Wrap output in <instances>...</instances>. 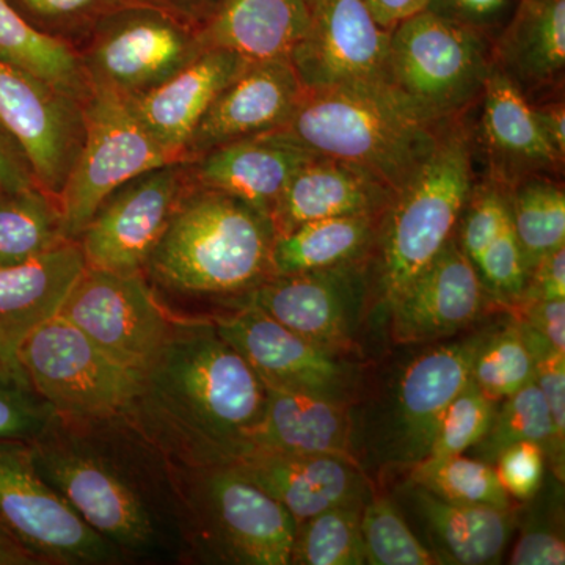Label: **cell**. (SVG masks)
<instances>
[{
    "instance_id": "6da1fadb",
    "label": "cell",
    "mask_w": 565,
    "mask_h": 565,
    "mask_svg": "<svg viewBox=\"0 0 565 565\" xmlns=\"http://www.w3.org/2000/svg\"><path fill=\"white\" fill-rule=\"evenodd\" d=\"M266 386L211 321H177L121 418L172 465H232L252 449Z\"/></svg>"
},
{
    "instance_id": "7a4b0ae2",
    "label": "cell",
    "mask_w": 565,
    "mask_h": 565,
    "mask_svg": "<svg viewBox=\"0 0 565 565\" xmlns=\"http://www.w3.org/2000/svg\"><path fill=\"white\" fill-rule=\"evenodd\" d=\"M29 446L44 481L122 553L154 555L169 546L170 527L181 534L169 463L121 416L55 415Z\"/></svg>"
},
{
    "instance_id": "3957f363",
    "label": "cell",
    "mask_w": 565,
    "mask_h": 565,
    "mask_svg": "<svg viewBox=\"0 0 565 565\" xmlns=\"http://www.w3.org/2000/svg\"><path fill=\"white\" fill-rule=\"evenodd\" d=\"M274 239L269 215L192 181L143 275L174 296L245 297L273 277Z\"/></svg>"
},
{
    "instance_id": "277c9868",
    "label": "cell",
    "mask_w": 565,
    "mask_h": 565,
    "mask_svg": "<svg viewBox=\"0 0 565 565\" xmlns=\"http://www.w3.org/2000/svg\"><path fill=\"white\" fill-rule=\"evenodd\" d=\"M315 154L362 167L399 191L433 151L440 129L419 121L385 87L307 92L278 131Z\"/></svg>"
},
{
    "instance_id": "5b68a950",
    "label": "cell",
    "mask_w": 565,
    "mask_h": 565,
    "mask_svg": "<svg viewBox=\"0 0 565 565\" xmlns=\"http://www.w3.org/2000/svg\"><path fill=\"white\" fill-rule=\"evenodd\" d=\"M476 162L467 114L440 129L426 161L386 207L375 243V269L388 307L455 237L465 202L479 177Z\"/></svg>"
},
{
    "instance_id": "8992f818",
    "label": "cell",
    "mask_w": 565,
    "mask_h": 565,
    "mask_svg": "<svg viewBox=\"0 0 565 565\" xmlns=\"http://www.w3.org/2000/svg\"><path fill=\"white\" fill-rule=\"evenodd\" d=\"M169 470L189 546L217 563L291 564L296 520L233 465Z\"/></svg>"
},
{
    "instance_id": "52a82bcc",
    "label": "cell",
    "mask_w": 565,
    "mask_h": 565,
    "mask_svg": "<svg viewBox=\"0 0 565 565\" xmlns=\"http://www.w3.org/2000/svg\"><path fill=\"white\" fill-rule=\"evenodd\" d=\"M492 68V41L427 10L390 35V92L434 129L475 109Z\"/></svg>"
},
{
    "instance_id": "ba28073f",
    "label": "cell",
    "mask_w": 565,
    "mask_h": 565,
    "mask_svg": "<svg viewBox=\"0 0 565 565\" xmlns=\"http://www.w3.org/2000/svg\"><path fill=\"white\" fill-rule=\"evenodd\" d=\"M18 362L55 415L70 422L121 416L141 381L61 315L22 341Z\"/></svg>"
},
{
    "instance_id": "9c48e42d",
    "label": "cell",
    "mask_w": 565,
    "mask_h": 565,
    "mask_svg": "<svg viewBox=\"0 0 565 565\" xmlns=\"http://www.w3.org/2000/svg\"><path fill=\"white\" fill-rule=\"evenodd\" d=\"M204 51L195 29L141 3L107 14L74 50L92 88L126 98L159 87Z\"/></svg>"
},
{
    "instance_id": "30bf717a",
    "label": "cell",
    "mask_w": 565,
    "mask_h": 565,
    "mask_svg": "<svg viewBox=\"0 0 565 565\" xmlns=\"http://www.w3.org/2000/svg\"><path fill=\"white\" fill-rule=\"evenodd\" d=\"M84 128V143L61 195L63 233L70 241H77L118 185L174 161L141 125L131 99L118 93L92 88Z\"/></svg>"
},
{
    "instance_id": "8fae6325",
    "label": "cell",
    "mask_w": 565,
    "mask_h": 565,
    "mask_svg": "<svg viewBox=\"0 0 565 565\" xmlns=\"http://www.w3.org/2000/svg\"><path fill=\"white\" fill-rule=\"evenodd\" d=\"M0 522L44 564H115L126 556L44 481L28 441H0Z\"/></svg>"
},
{
    "instance_id": "7c38bea8",
    "label": "cell",
    "mask_w": 565,
    "mask_h": 565,
    "mask_svg": "<svg viewBox=\"0 0 565 565\" xmlns=\"http://www.w3.org/2000/svg\"><path fill=\"white\" fill-rule=\"evenodd\" d=\"M191 184L189 162L172 161L118 185L77 237L87 267L115 274H143Z\"/></svg>"
},
{
    "instance_id": "4fadbf2b",
    "label": "cell",
    "mask_w": 565,
    "mask_h": 565,
    "mask_svg": "<svg viewBox=\"0 0 565 565\" xmlns=\"http://www.w3.org/2000/svg\"><path fill=\"white\" fill-rule=\"evenodd\" d=\"M115 362L143 374L161 352L174 322L143 274L85 267L61 313Z\"/></svg>"
},
{
    "instance_id": "5bb4252c",
    "label": "cell",
    "mask_w": 565,
    "mask_h": 565,
    "mask_svg": "<svg viewBox=\"0 0 565 565\" xmlns=\"http://www.w3.org/2000/svg\"><path fill=\"white\" fill-rule=\"evenodd\" d=\"M390 35L364 0H311L289 62L307 92L388 88Z\"/></svg>"
},
{
    "instance_id": "9a60e30c",
    "label": "cell",
    "mask_w": 565,
    "mask_h": 565,
    "mask_svg": "<svg viewBox=\"0 0 565 565\" xmlns=\"http://www.w3.org/2000/svg\"><path fill=\"white\" fill-rule=\"evenodd\" d=\"M0 121L28 152L41 188L61 200L84 143V104L0 57Z\"/></svg>"
},
{
    "instance_id": "2e32d148",
    "label": "cell",
    "mask_w": 565,
    "mask_h": 565,
    "mask_svg": "<svg viewBox=\"0 0 565 565\" xmlns=\"http://www.w3.org/2000/svg\"><path fill=\"white\" fill-rule=\"evenodd\" d=\"M367 259L292 275H274L244 297L311 343L338 353L352 344L367 292Z\"/></svg>"
},
{
    "instance_id": "e0dca14e",
    "label": "cell",
    "mask_w": 565,
    "mask_h": 565,
    "mask_svg": "<svg viewBox=\"0 0 565 565\" xmlns=\"http://www.w3.org/2000/svg\"><path fill=\"white\" fill-rule=\"evenodd\" d=\"M214 326L264 385L340 401L348 397L352 371L338 359V353L311 343L259 308L244 303L236 313L215 319Z\"/></svg>"
},
{
    "instance_id": "ac0fdd59",
    "label": "cell",
    "mask_w": 565,
    "mask_h": 565,
    "mask_svg": "<svg viewBox=\"0 0 565 565\" xmlns=\"http://www.w3.org/2000/svg\"><path fill=\"white\" fill-rule=\"evenodd\" d=\"M484 332L429 349L401 374L390 411L386 459L414 468L429 452L446 407L470 382Z\"/></svg>"
},
{
    "instance_id": "d6986e66",
    "label": "cell",
    "mask_w": 565,
    "mask_h": 565,
    "mask_svg": "<svg viewBox=\"0 0 565 565\" xmlns=\"http://www.w3.org/2000/svg\"><path fill=\"white\" fill-rule=\"evenodd\" d=\"M305 87L289 58L250 61L211 104L184 150V161L233 141L281 129Z\"/></svg>"
},
{
    "instance_id": "ffe728a7",
    "label": "cell",
    "mask_w": 565,
    "mask_h": 565,
    "mask_svg": "<svg viewBox=\"0 0 565 565\" xmlns=\"http://www.w3.org/2000/svg\"><path fill=\"white\" fill-rule=\"evenodd\" d=\"M489 297L473 263L451 237L390 305L394 341L426 344L452 337L482 315Z\"/></svg>"
},
{
    "instance_id": "44dd1931",
    "label": "cell",
    "mask_w": 565,
    "mask_h": 565,
    "mask_svg": "<svg viewBox=\"0 0 565 565\" xmlns=\"http://www.w3.org/2000/svg\"><path fill=\"white\" fill-rule=\"evenodd\" d=\"M476 109L471 131L484 177L508 188L531 177L564 178L565 162L539 131L530 102L500 71L492 68Z\"/></svg>"
},
{
    "instance_id": "7402d4cb",
    "label": "cell",
    "mask_w": 565,
    "mask_h": 565,
    "mask_svg": "<svg viewBox=\"0 0 565 565\" xmlns=\"http://www.w3.org/2000/svg\"><path fill=\"white\" fill-rule=\"evenodd\" d=\"M232 465L277 500L297 525L337 505L366 503L370 498L359 462L348 457L253 449Z\"/></svg>"
},
{
    "instance_id": "603a6c76",
    "label": "cell",
    "mask_w": 565,
    "mask_h": 565,
    "mask_svg": "<svg viewBox=\"0 0 565 565\" xmlns=\"http://www.w3.org/2000/svg\"><path fill=\"white\" fill-rule=\"evenodd\" d=\"M85 267L77 241H65L28 262L0 266V360L21 370L22 341L61 313Z\"/></svg>"
},
{
    "instance_id": "cb8c5ba5",
    "label": "cell",
    "mask_w": 565,
    "mask_h": 565,
    "mask_svg": "<svg viewBox=\"0 0 565 565\" xmlns=\"http://www.w3.org/2000/svg\"><path fill=\"white\" fill-rule=\"evenodd\" d=\"M316 156L269 132L222 145L188 162L195 184L230 193L273 218L294 174Z\"/></svg>"
},
{
    "instance_id": "d4e9b609",
    "label": "cell",
    "mask_w": 565,
    "mask_h": 565,
    "mask_svg": "<svg viewBox=\"0 0 565 565\" xmlns=\"http://www.w3.org/2000/svg\"><path fill=\"white\" fill-rule=\"evenodd\" d=\"M248 62L237 52L206 50L159 87L129 99L152 139L174 161H184L196 125Z\"/></svg>"
},
{
    "instance_id": "484cf974",
    "label": "cell",
    "mask_w": 565,
    "mask_h": 565,
    "mask_svg": "<svg viewBox=\"0 0 565 565\" xmlns=\"http://www.w3.org/2000/svg\"><path fill=\"white\" fill-rule=\"evenodd\" d=\"M492 65L530 103L564 92L565 0H520L493 40Z\"/></svg>"
},
{
    "instance_id": "4316f807",
    "label": "cell",
    "mask_w": 565,
    "mask_h": 565,
    "mask_svg": "<svg viewBox=\"0 0 565 565\" xmlns=\"http://www.w3.org/2000/svg\"><path fill=\"white\" fill-rule=\"evenodd\" d=\"M396 191L362 167L316 156L294 174L275 207V234L344 215L384 214Z\"/></svg>"
},
{
    "instance_id": "83f0119b",
    "label": "cell",
    "mask_w": 565,
    "mask_h": 565,
    "mask_svg": "<svg viewBox=\"0 0 565 565\" xmlns=\"http://www.w3.org/2000/svg\"><path fill=\"white\" fill-rule=\"evenodd\" d=\"M264 386L266 403L262 419L253 430L250 451L267 449L355 459L352 452L353 424L345 401Z\"/></svg>"
},
{
    "instance_id": "f1b7e54d",
    "label": "cell",
    "mask_w": 565,
    "mask_h": 565,
    "mask_svg": "<svg viewBox=\"0 0 565 565\" xmlns=\"http://www.w3.org/2000/svg\"><path fill=\"white\" fill-rule=\"evenodd\" d=\"M404 497L411 500V508L433 542L430 552L440 564L500 563L516 526L512 508L451 503L414 482Z\"/></svg>"
},
{
    "instance_id": "f546056e",
    "label": "cell",
    "mask_w": 565,
    "mask_h": 565,
    "mask_svg": "<svg viewBox=\"0 0 565 565\" xmlns=\"http://www.w3.org/2000/svg\"><path fill=\"white\" fill-rule=\"evenodd\" d=\"M310 11L311 0H222L199 35L206 50L237 52L248 61L289 58Z\"/></svg>"
},
{
    "instance_id": "4dcf8cb0",
    "label": "cell",
    "mask_w": 565,
    "mask_h": 565,
    "mask_svg": "<svg viewBox=\"0 0 565 565\" xmlns=\"http://www.w3.org/2000/svg\"><path fill=\"white\" fill-rule=\"evenodd\" d=\"M384 214L344 215L275 234L273 274L292 275L370 259ZM273 275V277H274Z\"/></svg>"
},
{
    "instance_id": "1f68e13d",
    "label": "cell",
    "mask_w": 565,
    "mask_h": 565,
    "mask_svg": "<svg viewBox=\"0 0 565 565\" xmlns=\"http://www.w3.org/2000/svg\"><path fill=\"white\" fill-rule=\"evenodd\" d=\"M0 57L82 104L90 98V82L76 52L36 32L7 0H0Z\"/></svg>"
},
{
    "instance_id": "d6a6232c",
    "label": "cell",
    "mask_w": 565,
    "mask_h": 565,
    "mask_svg": "<svg viewBox=\"0 0 565 565\" xmlns=\"http://www.w3.org/2000/svg\"><path fill=\"white\" fill-rule=\"evenodd\" d=\"M65 241L57 196L41 185L0 191V266L28 262Z\"/></svg>"
},
{
    "instance_id": "836d02e7",
    "label": "cell",
    "mask_w": 565,
    "mask_h": 565,
    "mask_svg": "<svg viewBox=\"0 0 565 565\" xmlns=\"http://www.w3.org/2000/svg\"><path fill=\"white\" fill-rule=\"evenodd\" d=\"M500 403L494 408L489 430L471 448L475 459L493 465L509 446L533 441L544 449L546 459L563 479L565 446L557 440L548 404L537 384L533 381Z\"/></svg>"
},
{
    "instance_id": "e575fe53",
    "label": "cell",
    "mask_w": 565,
    "mask_h": 565,
    "mask_svg": "<svg viewBox=\"0 0 565 565\" xmlns=\"http://www.w3.org/2000/svg\"><path fill=\"white\" fill-rule=\"evenodd\" d=\"M512 225L527 270L565 245L563 178L531 177L509 188Z\"/></svg>"
},
{
    "instance_id": "d590c367",
    "label": "cell",
    "mask_w": 565,
    "mask_h": 565,
    "mask_svg": "<svg viewBox=\"0 0 565 565\" xmlns=\"http://www.w3.org/2000/svg\"><path fill=\"white\" fill-rule=\"evenodd\" d=\"M363 505L364 503L337 505L299 523L291 564H366L362 534Z\"/></svg>"
},
{
    "instance_id": "8d00e7d4",
    "label": "cell",
    "mask_w": 565,
    "mask_h": 565,
    "mask_svg": "<svg viewBox=\"0 0 565 565\" xmlns=\"http://www.w3.org/2000/svg\"><path fill=\"white\" fill-rule=\"evenodd\" d=\"M534 381V362L519 322L482 337L476 351L471 382L500 403Z\"/></svg>"
},
{
    "instance_id": "74e56055",
    "label": "cell",
    "mask_w": 565,
    "mask_h": 565,
    "mask_svg": "<svg viewBox=\"0 0 565 565\" xmlns=\"http://www.w3.org/2000/svg\"><path fill=\"white\" fill-rule=\"evenodd\" d=\"M411 482L451 503L512 508L493 465L475 457L459 455L433 465H416Z\"/></svg>"
},
{
    "instance_id": "f35d334b",
    "label": "cell",
    "mask_w": 565,
    "mask_h": 565,
    "mask_svg": "<svg viewBox=\"0 0 565 565\" xmlns=\"http://www.w3.org/2000/svg\"><path fill=\"white\" fill-rule=\"evenodd\" d=\"M366 564L437 565L440 561L416 537L388 498H367L362 509Z\"/></svg>"
},
{
    "instance_id": "ab89813d",
    "label": "cell",
    "mask_w": 565,
    "mask_h": 565,
    "mask_svg": "<svg viewBox=\"0 0 565 565\" xmlns=\"http://www.w3.org/2000/svg\"><path fill=\"white\" fill-rule=\"evenodd\" d=\"M31 28L76 50L107 14L136 0H7Z\"/></svg>"
},
{
    "instance_id": "60d3db41",
    "label": "cell",
    "mask_w": 565,
    "mask_h": 565,
    "mask_svg": "<svg viewBox=\"0 0 565 565\" xmlns=\"http://www.w3.org/2000/svg\"><path fill=\"white\" fill-rule=\"evenodd\" d=\"M497 404L470 379L446 407L429 452L416 465H433L470 451L489 430Z\"/></svg>"
},
{
    "instance_id": "b9f144b4",
    "label": "cell",
    "mask_w": 565,
    "mask_h": 565,
    "mask_svg": "<svg viewBox=\"0 0 565 565\" xmlns=\"http://www.w3.org/2000/svg\"><path fill=\"white\" fill-rule=\"evenodd\" d=\"M511 222L508 185L478 177L457 223V244L475 266L479 256Z\"/></svg>"
},
{
    "instance_id": "7bdbcfd3",
    "label": "cell",
    "mask_w": 565,
    "mask_h": 565,
    "mask_svg": "<svg viewBox=\"0 0 565 565\" xmlns=\"http://www.w3.org/2000/svg\"><path fill=\"white\" fill-rule=\"evenodd\" d=\"M55 418L24 371L0 360V441H32Z\"/></svg>"
},
{
    "instance_id": "ee69618b",
    "label": "cell",
    "mask_w": 565,
    "mask_h": 565,
    "mask_svg": "<svg viewBox=\"0 0 565 565\" xmlns=\"http://www.w3.org/2000/svg\"><path fill=\"white\" fill-rule=\"evenodd\" d=\"M475 267L490 297L505 303L520 302L530 270L512 222L479 256Z\"/></svg>"
},
{
    "instance_id": "f6af8a7d",
    "label": "cell",
    "mask_w": 565,
    "mask_h": 565,
    "mask_svg": "<svg viewBox=\"0 0 565 565\" xmlns=\"http://www.w3.org/2000/svg\"><path fill=\"white\" fill-rule=\"evenodd\" d=\"M519 323L527 349L533 355L534 382L548 404L557 440L565 446V353L556 352L552 344L527 323Z\"/></svg>"
},
{
    "instance_id": "bcb514c9",
    "label": "cell",
    "mask_w": 565,
    "mask_h": 565,
    "mask_svg": "<svg viewBox=\"0 0 565 565\" xmlns=\"http://www.w3.org/2000/svg\"><path fill=\"white\" fill-rule=\"evenodd\" d=\"M520 0H427L426 10L492 41L511 20Z\"/></svg>"
},
{
    "instance_id": "7dc6e473",
    "label": "cell",
    "mask_w": 565,
    "mask_h": 565,
    "mask_svg": "<svg viewBox=\"0 0 565 565\" xmlns=\"http://www.w3.org/2000/svg\"><path fill=\"white\" fill-rule=\"evenodd\" d=\"M545 451L533 441L509 446L494 460L493 468L504 492L515 500L535 497L545 475Z\"/></svg>"
},
{
    "instance_id": "c3c4849f",
    "label": "cell",
    "mask_w": 565,
    "mask_h": 565,
    "mask_svg": "<svg viewBox=\"0 0 565 565\" xmlns=\"http://www.w3.org/2000/svg\"><path fill=\"white\" fill-rule=\"evenodd\" d=\"M509 563L514 565H563L565 544L556 531L545 526H531L520 535Z\"/></svg>"
},
{
    "instance_id": "681fc988",
    "label": "cell",
    "mask_w": 565,
    "mask_h": 565,
    "mask_svg": "<svg viewBox=\"0 0 565 565\" xmlns=\"http://www.w3.org/2000/svg\"><path fill=\"white\" fill-rule=\"evenodd\" d=\"M555 299H565V245L531 267L520 302Z\"/></svg>"
},
{
    "instance_id": "f907efd6",
    "label": "cell",
    "mask_w": 565,
    "mask_h": 565,
    "mask_svg": "<svg viewBox=\"0 0 565 565\" xmlns=\"http://www.w3.org/2000/svg\"><path fill=\"white\" fill-rule=\"evenodd\" d=\"M40 185L24 151L17 137L0 121V191Z\"/></svg>"
},
{
    "instance_id": "816d5d0a",
    "label": "cell",
    "mask_w": 565,
    "mask_h": 565,
    "mask_svg": "<svg viewBox=\"0 0 565 565\" xmlns=\"http://www.w3.org/2000/svg\"><path fill=\"white\" fill-rule=\"evenodd\" d=\"M522 310L520 321L542 334L556 352L565 353V299L531 300L515 303Z\"/></svg>"
},
{
    "instance_id": "f5cc1de1",
    "label": "cell",
    "mask_w": 565,
    "mask_h": 565,
    "mask_svg": "<svg viewBox=\"0 0 565 565\" xmlns=\"http://www.w3.org/2000/svg\"><path fill=\"white\" fill-rule=\"evenodd\" d=\"M539 131L557 158L565 162V102L564 92L530 103Z\"/></svg>"
},
{
    "instance_id": "db71d44e",
    "label": "cell",
    "mask_w": 565,
    "mask_h": 565,
    "mask_svg": "<svg viewBox=\"0 0 565 565\" xmlns=\"http://www.w3.org/2000/svg\"><path fill=\"white\" fill-rule=\"evenodd\" d=\"M136 3L166 11L182 24L200 32L212 20L222 0H136Z\"/></svg>"
},
{
    "instance_id": "11a10c76",
    "label": "cell",
    "mask_w": 565,
    "mask_h": 565,
    "mask_svg": "<svg viewBox=\"0 0 565 565\" xmlns=\"http://www.w3.org/2000/svg\"><path fill=\"white\" fill-rule=\"evenodd\" d=\"M374 20L385 31L392 32L397 24L426 10L427 0H364Z\"/></svg>"
},
{
    "instance_id": "9f6ffc18",
    "label": "cell",
    "mask_w": 565,
    "mask_h": 565,
    "mask_svg": "<svg viewBox=\"0 0 565 565\" xmlns=\"http://www.w3.org/2000/svg\"><path fill=\"white\" fill-rule=\"evenodd\" d=\"M44 564L39 556L14 537L13 534L0 523V565H39Z\"/></svg>"
},
{
    "instance_id": "6f0895ef",
    "label": "cell",
    "mask_w": 565,
    "mask_h": 565,
    "mask_svg": "<svg viewBox=\"0 0 565 565\" xmlns=\"http://www.w3.org/2000/svg\"><path fill=\"white\" fill-rule=\"evenodd\" d=\"M0 523H2V522H0ZM2 525H3V523H2ZM3 526H6V525H3Z\"/></svg>"
}]
</instances>
